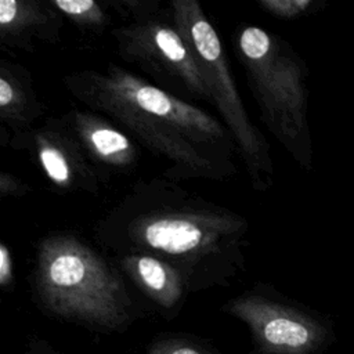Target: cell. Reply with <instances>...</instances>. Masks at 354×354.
<instances>
[{
  "instance_id": "cell-1",
  "label": "cell",
  "mask_w": 354,
  "mask_h": 354,
  "mask_svg": "<svg viewBox=\"0 0 354 354\" xmlns=\"http://www.w3.org/2000/svg\"><path fill=\"white\" fill-rule=\"evenodd\" d=\"M112 257L142 253L176 268L199 293L228 288L246 270L249 223L167 177L138 180L93 225Z\"/></svg>"
},
{
  "instance_id": "cell-2",
  "label": "cell",
  "mask_w": 354,
  "mask_h": 354,
  "mask_svg": "<svg viewBox=\"0 0 354 354\" xmlns=\"http://www.w3.org/2000/svg\"><path fill=\"white\" fill-rule=\"evenodd\" d=\"M62 83L87 109L112 119L169 162L165 177L227 181L238 174V151L223 122L145 77L111 62L104 71L65 75Z\"/></svg>"
},
{
  "instance_id": "cell-3",
  "label": "cell",
  "mask_w": 354,
  "mask_h": 354,
  "mask_svg": "<svg viewBox=\"0 0 354 354\" xmlns=\"http://www.w3.org/2000/svg\"><path fill=\"white\" fill-rule=\"evenodd\" d=\"M28 281L43 315L93 333H123L145 317L116 263L71 231L37 242Z\"/></svg>"
},
{
  "instance_id": "cell-4",
  "label": "cell",
  "mask_w": 354,
  "mask_h": 354,
  "mask_svg": "<svg viewBox=\"0 0 354 354\" xmlns=\"http://www.w3.org/2000/svg\"><path fill=\"white\" fill-rule=\"evenodd\" d=\"M235 50L263 123L304 170L313 166L308 126V69L281 36L260 26H243Z\"/></svg>"
},
{
  "instance_id": "cell-5",
  "label": "cell",
  "mask_w": 354,
  "mask_h": 354,
  "mask_svg": "<svg viewBox=\"0 0 354 354\" xmlns=\"http://www.w3.org/2000/svg\"><path fill=\"white\" fill-rule=\"evenodd\" d=\"M108 4L127 21L111 32L123 62L137 66L148 82L187 102L212 104L169 3L165 8L156 0H109Z\"/></svg>"
},
{
  "instance_id": "cell-6",
  "label": "cell",
  "mask_w": 354,
  "mask_h": 354,
  "mask_svg": "<svg viewBox=\"0 0 354 354\" xmlns=\"http://www.w3.org/2000/svg\"><path fill=\"white\" fill-rule=\"evenodd\" d=\"M169 6L195 57L210 101L235 142L252 188L267 191L274 183L270 145L248 116L218 33L196 0H173Z\"/></svg>"
},
{
  "instance_id": "cell-7",
  "label": "cell",
  "mask_w": 354,
  "mask_h": 354,
  "mask_svg": "<svg viewBox=\"0 0 354 354\" xmlns=\"http://www.w3.org/2000/svg\"><path fill=\"white\" fill-rule=\"evenodd\" d=\"M221 311L248 326L249 354H324L335 340L328 318L267 283L231 297Z\"/></svg>"
},
{
  "instance_id": "cell-8",
  "label": "cell",
  "mask_w": 354,
  "mask_h": 354,
  "mask_svg": "<svg viewBox=\"0 0 354 354\" xmlns=\"http://www.w3.org/2000/svg\"><path fill=\"white\" fill-rule=\"evenodd\" d=\"M8 144L12 149L32 155L55 192L100 194L102 181L64 115L47 118Z\"/></svg>"
},
{
  "instance_id": "cell-9",
  "label": "cell",
  "mask_w": 354,
  "mask_h": 354,
  "mask_svg": "<svg viewBox=\"0 0 354 354\" xmlns=\"http://www.w3.org/2000/svg\"><path fill=\"white\" fill-rule=\"evenodd\" d=\"M64 118L102 184L113 176H130L136 171L140 159L137 145L112 119L87 108L72 109Z\"/></svg>"
},
{
  "instance_id": "cell-10",
  "label": "cell",
  "mask_w": 354,
  "mask_h": 354,
  "mask_svg": "<svg viewBox=\"0 0 354 354\" xmlns=\"http://www.w3.org/2000/svg\"><path fill=\"white\" fill-rule=\"evenodd\" d=\"M62 14L41 0L0 1V44L3 48L33 53L41 44L61 41Z\"/></svg>"
},
{
  "instance_id": "cell-11",
  "label": "cell",
  "mask_w": 354,
  "mask_h": 354,
  "mask_svg": "<svg viewBox=\"0 0 354 354\" xmlns=\"http://www.w3.org/2000/svg\"><path fill=\"white\" fill-rule=\"evenodd\" d=\"M124 278L165 319L176 318L188 293L181 274L166 261L142 253L112 257Z\"/></svg>"
},
{
  "instance_id": "cell-12",
  "label": "cell",
  "mask_w": 354,
  "mask_h": 354,
  "mask_svg": "<svg viewBox=\"0 0 354 354\" xmlns=\"http://www.w3.org/2000/svg\"><path fill=\"white\" fill-rule=\"evenodd\" d=\"M44 106L35 90L30 73L21 65L0 62V122L12 140L28 134L37 126Z\"/></svg>"
},
{
  "instance_id": "cell-13",
  "label": "cell",
  "mask_w": 354,
  "mask_h": 354,
  "mask_svg": "<svg viewBox=\"0 0 354 354\" xmlns=\"http://www.w3.org/2000/svg\"><path fill=\"white\" fill-rule=\"evenodd\" d=\"M51 4L72 22L76 28L101 33L105 30L112 21L111 12L108 11L109 4L106 1L98 3L94 0H50Z\"/></svg>"
},
{
  "instance_id": "cell-14",
  "label": "cell",
  "mask_w": 354,
  "mask_h": 354,
  "mask_svg": "<svg viewBox=\"0 0 354 354\" xmlns=\"http://www.w3.org/2000/svg\"><path fill=\"white\" fill-rule=\"evenodd\" d=\"M144 354H221L202 336L187 332H160L147 344Z\"/></svg>"
},
{
  "instance_id": "cell-15",
  "label": "cell",
  "mask_w": 354,
  "mask_h": 354,
  "mask_svg": "<svg viewBox=\"0 0 354 354\" xmlns=\"http://www.w3.org/2000/svg\"><path fill=\"white\" fill-rule=\"evenodd\" d=\"M256 3L264 12L279 19H296L314 12L318 7V1L314 0H257Z\"/></svg>"
},
{
  "instance_id": "cell-16",
  "label": "cell",
  "mask_w": 354,
  "mask_h": 354,
  "mask_svg": "<svg viewBox=\"0 0 354 354\" xmlns=\"http://www.w3.org/2000/svg\"><path fill=\"white\" fill-rule=\"evenodd\" d=\"M32 191V187L15 174L3 170L0 173V198H22Z\"/></svg>"
},
{
  "instance_id": "cell-17",
  "label": "cell",
  "mask_w": 354,
  "mask_h": 354,
  "mask_svg": "<svg viewBox=\"0 0 354 354\" xmlns=\"http://www.w3.org/2000/svg\"><path fill=\"white\" fill-rule=\"evenodd\" d=\"M15 285L14 259L11 249L1 242L0 243V288L3 292H12Z\"/></svg>"
},
{
  "instance_id": "cell-18",
  "label": "cell",
  "mask_w": 354,
  "mask_h": 354,
  "mask_svg": "<svg viewBox=\"0 0 354 354\" xmlns=\"http://www.w3.org/2000/svg\"><path fill=\"white\" fill-rule=\"evenodd\" d=\"M24 354H66L57 346H54L47 339L32 335L25 342V350Z\"/></svg>"
}]
</instances>
